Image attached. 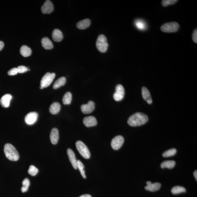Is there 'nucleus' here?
<instances>
[{
  "mask_svg": "<svg viewBox=\"0 0 197 197\" xmlns=\"http://www.w3.org/2000/svg\"><path fill=\"white\" fill-rule=\"evenodd\" d=\"M147 116L142 113H136L130 117L127 123L133 127L140 126L146 124L148 121Z\"/></svg>",
  "mask_w": 197,
  "mask_h": 197,
  "instance_id": "1",
  "label": "nucleus"
},
{
  "mask_svg": "<svg viewBox=\"0 0 197 197\" xmlns=\"http://www.w3.org/2000/svg\"><path fill=\"white\" fill-rule=\"evenodd\" d=\"M4 151L5 156L12 161H16L19 159L20 156L15 148L10 144H5Z\"/></svg>",
  "mask_w": 197,
  "mask_h": 197,
  "instance_id": "2",
  "label": "nucleus"
},
{
  "mask_svg": "<svg viewBox=\"0 0 197 197\" xmlns=\"http://www.w3.org/2000/svg\"><path fill=\"white\" fill-rule=\"evenodd\" d=\"M108 46L106 37L103 34L100 35L96 41V46L98 51L100 52L105 53L107 51Z\"/></svg>",
  "mask_w": 197,
  "mask_h": 197,
  "instance_id": "3",
  "label": "nucleus"
},
{
  "mask_svg": "<svg viewBox=\"0 0 197 197\" xmlns=\"http://www.w3.org/2000/svg\"><path fill=\"white\" fill-rule=\"evenodd\" d=\"M180 28L179 24L176 22H168L161 26V30L165 33H174L177 31Z\"/></svg>",
  "mask_w": 197,
  "mask_h": 197,
  "instance_id": "4",
  "label": "nucleus"
},
{
  "mask_svg": "<svg viewBox=\"0 0 197 197\" xmlns=\"http://www.w3.org/2000/svg\"><path fill=\"white\" fill-rule=\"evenodd\" d=\"M76 147L78 151L82 156L86 159L90 157L91 154L88 148L81 141H77L76 143Z\"/></svg>",
  "mask_w": 197,
  "mask_h": 197,
  "instance_id": "5",
  "label": "nucleus"
},
{
  "mask_svg": "<svg viewBox=\"0 0 197 197\" xmlns=\"http://www.w3.org/2000/svg\"><path fill=\"white\" fill-rule=\"evenodd\" d=\"M55 73L47 72L42 77L41 81L40 88L42 89L49 86L51 84L55 77Z\"/></svg>",
  "mask_w": 197,
  "mask_h": 197,
  "instance_id": "6",
  "label": "nucleus"
},
{
  "mask_svg": "<svg viewBox=\"0 0 197 197\" xmlns=\"http://www.w3.org/2000/svg\"><path fill=\"white\" fill-rule=\"evenodd\" d=\"M124 89L122 85L118 84L116 88V92L114 93L113 97L116 101H120L124 98Z\"/></svg>",
  "mask_w": 197,
  "mask_h": 197,
  "instance_id": "7",
  "label": "nucleus"
},
{
  "mask_svg": "<svg viewBox=\"0 0 197 197\" xmlns=\"http://www.w3.org/2000/svg\"><path fill=\"white\" fill-rule=\"evenodd\" d=\"M124 142V138L121 135H118L113 139L111 146L115 150H117L121 147Z\"/></svg>",
  "mask_w": 197,
  "mask_h": 197,
  "instance_id": "8",
  "label": "nucleus"
},
{
  "mask_svg": "<svg viewBox=\"0 0 197 197\" xmlns=\"http://www.w3.org/2000/svg\"><path fill=\"white\" fill-rule=\"evenodd\" d=\"M95 108V104L94 102L90 100L88 103L84 104L81 106L82 112L84 114H88L91 113Z\"/></svg>",
  "mask_w": 197,
  "mask_h": 197,
  "instance_id": "9",
  "label": "nucleus"
},
{
  "mask_svg": "<svg viewBox=\"0 0 197 197\" xmlns=\"http://www.w3.org/2000/svg\"><path fill=\"white\" fill-rule=\"evenodd\" d=\"M41 9L43 14H51L54 10V6L52 2L49 0L46 1L42 5Z\"/></svg>",
  "mask_w": 197,
  "mask_h": 197,
  "instance_id": "10",
  "label": "nucleus"
},
{
  "mask_svg": "<svg viewBox=\"0 0 197 197\" xmlns=\"http://www.w3.org/2000/svg\"><path fill=\"white\" fill-rule=\"evenodd\" d=\"M38 116V113L36 112L29 113L25 117V121L29 125L33 124L36 122Z\"/></svg>",
  "mask_w": 197,
  "mask_h": 197,
  "instance_id": "11",
  "label": "nucleus"
},
{
  "mask_svg": "<svg viewBox=\"0 0 197 197\" xmlns=\"http://www.w3.org/2000/svg\"><path fill=\"white\" fill-rule=\"evenodd\" d=\"M83 124L87 127L95 126L97 124L96 118L93 116L85 117L83 119Z\"/></svg>",
  "mask_w": 197,
  "mask_h": 197,
  "instance_id": "12",
  "label": "nucleus"
},
{
  "mask_svg": "<svg viewBox=\"0 0 197 197\" xmlns=\"http://www.w3.org/2000/svg\"><path fill=\"white\" fill-rule=\"evenodd\" d=\"M67 154L70 159V162L71 163L72 166L75 170H77V160L76 159L75 155L74 152L70 149H67Z\"/></svg>",
  "mask_w": 197,
  "mask_h": 197,
  "instance_id": "13",
  "label": "nucleus"
},
{
  "mask_svg": "<svg viewBox=\"0 0 197 197\" xmlns=\"http://www.w3.org/2000/svg\"><path fill=\"white\" fill-rule=\"evenodd\" d=\"M12 98V96L10 94H6L3 95L0 100V103L2 106L5 108L9 107Z\"/></svg>",
  "mask_w": 197,
  "mask_h": 197,
  "instance_id": "14",
  "label": "nucleus"
},
{
  "mask_svg": "<svg viewBox=\"0 0 197 197\" xmlns=\"http://www.w3.org/2000/svg\"><path fill=\"white\" fill-rule=\"evenodd\" d=\"M50 139L52 144L55 145L57 144L59 139V132L57 128H54L52 130L50 134Z\"/></svg>",
  "mask_w": 197,
  "mask_h": 197,
  "instance_id": "15",
  "label": "nucleus"
},
{
  "mask_svg": "<svg viewBox=\"0 0 197 197\" xmlns=\"http://www.w3.org/2000/svg\"><path fill=\"white\" fill-rule=\"evenodd\" d=\"M142 97L148 104L152 103V100L149 91L145 87H143L142 88Z\"/></svg>",
  "mask_w": 197,
  "mask_h": 197,
  "instance_id": "16",
  "label": "nucleus"
},
{
  "mask_svg": "<svg viewBox=\"0 0 197 197\" xmlns=\"http://www.w3.org/2000/svg\"><path fill=\"white\" fill-rule=\"evenodd\" d=\"M91 23V20L87 18L78 22L77 24V26L78 29L83 30L86 29L90 27Z\"/></svg>",
  "mask_w": 197,
  "mask_h": 197,
  "instance_id": "17",
  "label": "nucleus"
},
{
  "mask_svg": "<svg viewBox=\"0 0 197 197\" xmlns=\"http://www.w3.org/2000/svg\"><path fill=\"white\" fill-rule=\"evenodd\" d=\"M52 37L53 39L55 42H60L63 39V33L58 29H55L54 30Z\"/></svg>",
  "mask_w": 197,
  "mask_h": 197,
  "instance_id": "18",
  "label": "nucleus"
},
{
  "mask_svg": "<svg viewBox=\"0 0 197 197\" xmlns=\"http://www.w3.org/2000/svg\"><path fill=\"white\" fill-rule=\"evenodd\" d=\"M41 43L44 49L50 50L53 49V45L52 41L47 38H43L41 40Z\"/></svg>",
  "mask_w": 197,
  "mask_h": 197,
  "instance_id": "19",
  "label": "nucleus"
},
{
  "mask_svg": "<svg viewBox=\"0 0 197 197\" xmlns=\"http://www.w3.org/2000/svg\"><path fill=\"white\" fill-rule=\"evenodd\" d=\"M61 109V105L58 102H55L52 104L49 108V111L51 114H56L59 113Z\"/></svg>",
  "mask_w": 197,
  "mask_h": 197,
  "instance_id": "20",
  "label": "nucleus"
},
{
  "mask_svg": "<svg viewBox=\"0 0 197 197\" xmlns=\"http://www.w3.org/2000/svg\"><path fill=\"white\" fill-rule=\"evenodd\" d=\"M161 187V184L159 183H155L151 184L150 185L145 187V189L146 190L155 192L159 190Z\"/></svg>",
  "mask_w": 197,
  "mask_h": 197,
  "instance_id": "21",
  "label": "nucleus"
},
{
  "mask_svg": "<svg viewBox=\"0 0 197 197\" xmlns=\"http://www.w3.org/2000/svg\"><path fill=\"white\" fill-rule=\"evenodd\" d=\"M20 53L22 56L27 57L30 56L31 54V50L27 45L22 46L20 49Z\"/></svg>",
  "mask_w": 197,
  "mask_h": 197,
  "instance_id": "22",
  "label": "nucleus"
},
{
  "mask_svg": "<svg viewBox=\"0 0 197 197\" xmlns=\"http://www.w3.org/2000/svg\"><path fill=\"white\" fill-rule=\"evenodd\" d=\"M66 82V79L65 77H59L55 82L53 85V88L56 89L65 84Z\"/></svg>",
  "mask_w": 197,
  "mask_h": 197,
  "instance_id": "23",
  "label": "nucleus"
},
{
  "mask_svg": "<svg viewBox=\"0 0 197 197\" xmlns=\"http://www.w3.org/2000/svg\"><path fill=\"white\" fill-rule=\"evenodd\" d=\"M175 161L174 160H167L161 163V167L162 168H167L169 169H172L175 166Z\"/></svg>",
  "mask_w": 197,
  "mask_h": 197,
  "instance_id": "24",
  "label": "nucleus"
},
{
  "mask_svg": "<svg viewBox=\"0 0 197 197\" xmlns=\"http://www.w3.org/2000/svg\"><path fill=\"white\" fill-rule=\"evenodd\" d=\"M135 24L136 27L141 30H144L146 28V22L141 19H138L135 20Z\"/></svg>",
  "mask_w": 197,
  "mask_h": 197,
  "instance_id": "25",
  "label": "nucleus"
},
{
  "mask_svg": "<svg viewBox=\"0 0 197 197\" xmlns=\"http://www.w3.org/2000/svg\"><path fill=\"white\" fill-rule=\"evenodd\" d=\"M72 100V95L70 92H68L65 94L63 98V102L65 105H70Z\"/></svg>",
  "mask_w": 197,
  "mask_h": 197,
  "instance_id": "26",
  "label": "nucleus"
},
{
  "mask_svg": "<svg viewBox=\"0 0 197 197\" xmlns=\"http://www.w3.org/2000/svg\"><path fill=\"white\" fill-rule=\"evenodd\" d=\"M186 191L185 188L183 187L176 186H174L171 189V192L172 194L176 195L180 194V193L185 192Z\"/></svg>",
  "mask_w": 197,
  "mask_h": 197,
  "instance_id": "27",
  "label": "nucleus"
},
{
  "mask_svg": "<svg viewBox=\"0 0 197 197\" xmlns=\"http://www.w3.org/2000/svg\"><path fill=\"white\" fill-rule=\"evenodd\" d=\"M22 187L21 188L22 192L23 193L27 192L30 185V182L29 178H27L24 179L22 182Z\"/></svg>",
  "mask_w": 197,
  "mask_h": 197,
  "instance_id": "28",
  "label": "nucleus"
},
{
  "mask_svg": "<svg viewBox=\"0 0 197 197\" xmlns=\"http://www.w3.org/2000/svg\"><path fill=\"white\" fill-rule=\"evenodd\" d=\"M77 168H78L82 176H83V177L84 178H86V176H85V167L84 165H83L82 163L79 160H77Z\"/></svg>",
  "mask_w": 197,
  "mask_h": 197,
  "instance_id": "29",
  "label": "nucleus"
},
{
  "mask_svg": "<svg viewBox=\"0 0 197 197\" xmlns=\"http://www.w3.org/2000/svg\"><path fill=\"white\" fill-rule=\"evenodd\" d=\"M177 152V150L173 148L169 149L164 152L163 154V156L164 157H168L172 156L175 155Z\"/></svg>",
  "mask_w": 197,
  "mask_h": 197,
  "instance_id": "30",
  "label": "nucleus"
},
{
  "mask_svg": "<svg viewBox=\"0 0 197 197\" xmlns=\"http://www.w3.org/2000/svg\"><path fill=\"white\" fill-rule=\"evenodd\" d=\"M28 172L29 174L32 176H35L38 174V170L34 165H31L29 167Z\"/></svg>",
  "mask_w": 197,
  "mask_h": 197,
  "instance_id": "31",
  "label": "nucleus"
},
{
  "mask_svg": "<svg viewBox=\"0 0 197 197\" xmlns=\"http://www.w3.org/2000/svg\"><path fill=\"white\" fill-rule=\"evenodd\" d=\"M177 1V0H163L162 1L161 4L163 6L165 7L169 5L174 4Z\"/></svg>",
  "mask_w": 197,
  "mask_h": 197,
  "instance_id": "32",
  "label": "nucleus"
},
{
  "mask_svg": "<svg viewBox=\"0 0 197 197\" xmlns=\"http://www.w3.org/2000/svg\"><path fill=\"white\" fill-rule=\"evenodd\" d=\"M18 73H24L28 70V69L27 67L24 66H19L17 68Z\"/></svg>",
  "mask_w": 197,
  "mask_h": 197,
  "instance_id": "33",
  "label": "nucleus"
},
{
  "mask_svg": "<svg viewBox=\"0 0 197 197\" xmlns=\"http://www.w3.org/2000/svg\"><path fill=\"white\" fill-rule=\"evenodd\" d=\"M18 73L17 68H14L9 70L8 72V74L10 76H13L16 75Z\"/></svg>",
  "mask_w": 197,
  "mask_h": 197,
  "instance_id": "34",
  "label": "nucleus"
},
{
  "mask_svg": "<svg viewBox=\"0 0 197 197\" xmlns=\"http://www.w3.org/2000/svg\"><path fill=\"white\" fill-rule=\"evenodd\" d=\"M192 38L193 41L196 43H197V29L194 30L192 34Z\"/></svg>",
  "mask_w": 197,
  "mask_h": 197,
  "instance_id": "35",
  "label": "nucleus"
},
{
  "mask_svg": "<svg viewBox=\"0 0 197 197\" xmlns=\"http://www.w3.org/2000/svg\"><path fill=\"white\" fill-rule=\"evenodd\" d=\"M4 46V44L3 42L0 41V51H1Z\"/></svg>",
  "mask_w": 197,
  "mask_h": 197,
  "instance_id": "36",
  "label": "nucleus"
},
{
  "mask_svg": "<svg viewBox=\"0 0 197 197\" xmlns=\"http://www.w3.org/2000/svg\"><path fill=\"white\" fill-rule=\"evenodd\" d=\"M79 197H92V196H91L90 195L85 194L82 195H81Z\"/></svg>",
  "mask_w": 197,
  "mask_h": 197,
  "instance_id": "37",
  "label": "nucleus"
},
{
  "mask_svg": "<svg viewBox=\"0 0 197 197\" xmlns=\"http://www.w3.org/2000/svg\"><path fill=\"white\" fill-rule=\"evenodd\" d=\"M194 176H195V178L196 180H197V170H195L194 173Z\"/></svg>",
  "mask_w": 197,
  "mask_h": 197,
  "instance_id": "38",
  "label": "nucleus"
},
{
  "mask_svg": "<svg viewBox=\"0 0 197 197\" xmlns=\"http://www.w3.org/2000/svg\"><path fill=\"white\" fill-rule=\"evenodd\" d=\"M152 184V182L150 181H148L146 182V184L147 185H149Z\"/></svg>",
  "mask_w": 197,
  "mask_h": 197,
  "instance_id": "39",
  "label": "nucleus"
}]
</instances>
